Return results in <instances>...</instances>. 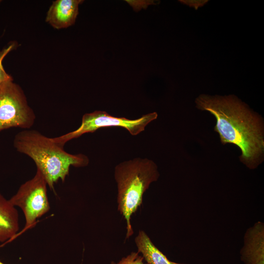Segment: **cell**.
<instances>
[{"label":"cell","mask_w":264,"mask_h":264,"mask_svg":"<svg viewBox=\"0 0 264 264\" xmlns=\"http://www.w3.org/2000/svg\"><path fill=\"white\" fill-rule=\"evenodd\" d=\"M47 182L37 169L34 177L23 183L15 195L9 199L15 206L23 211L25 219L24 229L33 226L37 219L48 211Z\"/></svg>","instance_id":"6"},{"label":"cell","mask_w":264,"mask_h":264,"mask_svg":"<svg viewBox=\"0 0 264 264\" xmlns=\"http://www.w3.org/2000/svg\"><path fill=\"white\" fill-rule=\"evenodd\" d=\"M159 176L156 164L147 158H134L115 167L117 209L126 221V239L133 234L131 223L132 216L142 204L144 193Z\"/></svg>","instance_id":"3"},{"label":"cell","mask_w":264,"mask_h":264,"mask_svg":"<svg viewBox=\"0 0 264 264\" xmlns=\"http://www.w3.org/2000/svg\"><path fill=\"white\" fill-rule=\"evenodd\" d=\"M197 108L212 113L216 119L215 131L221 143L233 144L242 152L241 161L251 169L262 161L264 151L262 117L234 95H200Z\"/></svg>","instance_id":"1"},{"label":"cell","mask_w":264,"mask_h":264,"mask_svg":"<svg viewBox=\"0 0 264 264\" xmlns=\"http://www.w3.org/2000/svg\"><path fill=\"white\" fill-rule=\"evenodd\" d=\"M134 241L137 252L142 254L145 261L149 264H185L170 261L153 243L144 231H139Z\"/></svg>","instance_id":"10"},{"label":"cell","mask_w":264,"mask_h":264,"mask_svg":"<svg viewBox=\"0 0 264 264\" xmlns=\"http://www.w3.org/2000/svg\"><path fill=\"white\" fill-rule=\"evenodd\" d=\"M13 145L18 152L32 158L47 185L53 190L54 183L59 179L65 181L71 166L83 167L89 163L86 155L68 153L64 146L34 130H24L18 132L14 138Z\"/></svg>","instance_id":"2"},{"label":"cell","mask_w":264,"mask_h":264,"mask_svg":"<svg viewBox=\"0 0 264 264\" xmlns=\"http://www.w3.org/2000/svg\"><path fill=\"white\" fill-rule=\"evenodd\" d=\"M17 45L16 42H11L2 50H0V87L7 81H13L12 77L5 70L2 62L4 58L10 52L17 48Z\"/></svg>","instance_id":"11"},{"label":"cell","mask_w":264,"mask_h":264,"mask_svg":"<svg viewBox=\"0 0 264 264\" xmlns=\"http://www.w3.org/2000/svg\"><path fill=\"white\" fill-rule=\"evenodd\" d=\"M241 259L244 264H264V225L261 221L248 228L241 250Z\"/></svg>","instance_id":"7"},{"label":"cell","mask_w":264,"mask_h":264,"mask_svg":"<svg viewBox=\"0 0 264 264\" xmlns=\"http://www.w3.org/2000/svg\"><path fill=\"white\" fill-rule=\"evenodd\" d=\"M36 116L20 86L13 81L0 87V132L11 128L29 129Z\"/></svg>","instance_id":"5"},{"label":"cell","mask_w":264,"mask_h":264,"mask_svg":"<svg viewBox=\"0 0 264 264\" xmlns=\"http://www.w3.org/2000/svg\"><path fill=\"white\" fill-rule=\"evenodd\" d=\"M157 117V114L155 112L131 120L125 117H114L105 111H94L83 116L81 125L77 129L60 136L51 138V140L64 146L67 141L77 138L85 133L94 132L99 129L109 127L125 128L132 135H136L144 131L146 126Z\"/></svg>","instance_id":"4"},{"label":"cell","mask_w":264,"mask_h":264,"mask_svg":"<svg viewBox=\"0 0 264 264\" xmlns=\"http://www.w3.org/2000/svg\"><path fill=\"white\" fill-rule=\"evenodd\" d=\"M19 230V214L15 206L0 193V242L13 238Z\"/></svg>","instance_id":"9"},{"label":"cell","mask_w":264,"mask_h":264,"mask_svg":"<svg viewBox=\"0 0 264 264\" xmlns=\"http://www.w3.org/2000/svg\"><path fill=\"white\" fill-rule=\"evenodd\" d=\"M1 0H0V3H1Z\"/></svg>","instance_id":"15"},{"label":"cell","mask_w":264,"mask_h":264,"mask_svg":"<svg viewBox=\"0 0 264 264\" xmlns=\"http://www.w3.org/2000/svg\"><path fill=\"white\" fill-rule=\"evenodd\" d=\"M0 264H4L2 262H1V261H0Z\"/></svg>","instance_id":"14"},{"label":"cell","mask_w":264,"mask_h":264,"mask_svg":"<svg viewBox=\"0 0 264 264\" xmlns=\"http://www.w3.org/2000/svg\"><path fill=\"white\" fill-rule=\"evenodd\" d=\"M145 260L142 255L138 252H132L126 257H123L117 263L113 261L111 264H149L144 262Z\"/></svg>","instance_id":"12"},{"label":"cell","mask_w":264,"mask_h":264,"mask_svg":"<svg viewBox=\"0 0 264 264\" xmlns=\"http://www.w3.org/2000/svg\"><path fill=\"white\" fill-rule=\"evenodd\" d=\"M183 1L184 3H186L187 4H188L189 5H190V6H194L195 8L196 7V9H197L198 7H199L200 6H202L203 5H204L206 2V0L205 1H203V0H201V1H199V0H188V1H187V2H185V1Z\"/></svg>","instance_id":"13"},{"label":"cell","mask_w":264,"mask_h":264,"mask_svg":"<svg viewBox=\"0 0 264 264\" xmlns=\"http://www.w3.org/2000/svg\"><path fill=\"white\" fill-rule=\"evenodd\" d=\"M83 0H56L53 1L46 14L45 22L57 29L73 25L78 14V6Z\"/></svg>","instance_id":"8"}]
</instances>
